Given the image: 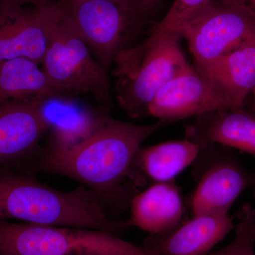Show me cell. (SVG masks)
<instances>
[{"instance_id": "obj_21", "label": "cell", "mask_w": 255, "mask_h": 255, "mask_svg": "<svg viewBox=\"0 0 255 255\" xmlns=\"http://www.w3.org/2000/svg\"><path fill=\"white\" fill-rule=\"evenodd\" d=\"M33 5V7L45 8L52 4L51 0H0V6L5 5Z\"/></svg>"}, {"instance_id": "obj_13", "label": "cell", "mask_w": 255, "mask_h": 255, "mask_svg": "<svg viewBox=\"0 0 255 255\" xmlns=\"http://www.w3.org/2000/svg\"><path fill=\"white\" fill-rule=\"evenodd\" d=\"M188 140L204 150L219 143L255 155V116L244 111H213L197 116L186 130Z\"/></svg>"}, {"instance_id": "obj_24", "label": "cell", "mask_w": 255, "mask_h": 255, "mask_svg": "<svg viewBox=\"0 0 255 255\" xmlns=\"http://www.w3.org/2000/svg\"></svg>"}, {"instance_id": "obj_12", "label": "cell", "mask_w": 255, "mask_h": 255, "mask_svg": "<svg viewBox=\"0 0 255 255\" xmlns=\"http://www.w3.org/2000/svg\"><path fill=\"white\" fill-rule=\"evenodd\" d=\"M197 70L232 110H243L245 100L255 85V38L231 50L207 68Z\"/></svg>"}, {"instance_id": "obj_4", "label": "cell", "mask_w": 255, "mask_h": 255, "mask_svg": "<svg viewBox=\"0 0 255 255\" xmlns=\"http://www.w3.org/2000/svg\"><path fill=\"white\" fill-rule=\"evenodd\" d=\"M182 38L171 34L155 41L145 38L116 58L117 100L130 118L149 114V106L159 90L190 67L179 45Z\"/></svg>"}, {"instance_id": "obj_16", "label": "cell", "mask_w": 255, "mask_h": 255, "mask_svg": "<svg viewBox=\"0 0 255 255\" xmlns=\"http://www.w3.org/2000/svg\"><path fill=\"white\" fill-rule=\"evenodd\" d=\"M234 228L228 213L194 216L149 249L160 255H206Z\"/></svg>"}, {"instance_id": "obj_3", "label": "cell", "mask_w": 255, "mask_h": 255, "mask_svg": "<svg viewBox=\"0 0 255 255\" xmlns=\"http://www.w3.org/2000/svg\"><path fill=\"white\" fill-rule=\"evenodd\" d=\"M159 0H60L67 22L108 71L116 58L150 36Z\"/></svg>"}, {"instance_id": "obj_17", "label": "cell", "mask_w": 255, "mask_h": 255, "mask_svg": "<svg viewBox=\"0 0 255 255\" xmlns=\"http://www.w3.org/2000/svg\"><path fill=\"white\" fill-rule=\"evenodd\" d=\"M67 97L48 82L39 65L24 58L0 60V105Z\"/></svg>"}, {"instance_id": "obj_10", "label": "cell", "mask_w": 255, "mask_h": 255, "mask_svg": "<svg viewBox=\"0 0 255 255\" xmlns=\"http://www.w3.org/2000/svg\"><path fill=\"white\" fill-rule=\"evenodd\" d=\"M43 104L31 101L0 105V169L11 168L36 152L50 130Z\"/></svg>"}, {"instance_id": "obj_19", "label": "cell", "mask_w": 255, "mask_h": 255, "mask_svg": "<svg viewBox=\"0 0 255 255\" xmlns=\"http://www.w3.org/2000/svg\"><path fill=\"white\" fill-rule=\"evenodd\" d=\"M209 1L210 0H174L168 12L147 39L155 41L168 35H181L183 26Z\"/></svg>"}, {"instance_id": "obj_15", "label": "cell", "mask_w": 255, "mask_h": 255, "mask_svg": "<svg viewBox=\"0 0 255 255\" xmlns=\"http://www.w3.org/2000/svg\"><path fill=\"white\" fill-rule=\"evenodd\" d=\"M173 181L154 184L132 199V226L152 234H164L177 226L182 218L183 204Z\"/></svg>"}, {"instance_id": "obj_8", "label": "cell", "mask_w": 255, "mask_h": 255, "mask_svg": "<svg viewBox=\"0 0 255 255\" xmlns=\"http://www.w3.org/2000/svg\"><path fill=\"white\" fill-rule=\"evenodd\" d=\"M53 3L45 8L0 6V60L24 58L41 65L48 44Z\"/></svg>"}, {"instance_id": "obj_5", "label": "cell", "mask_w": 255, "mask_h": 255, "mask_svg": "<svg viewBox=\"0 0 255 255\" xmlns=\"http://www.w3.org/2000/svg\"><path fill=\"white\" fill-rule=\"evenodd\" d=\"M160 255L100 230L0 221V255Z\"/></svg>"}, {"instance_id": "obj_20", "label": "cell", "mask_w": 255, "mask_h": 255, "mask_svg": "<svg viewBox=\"0 0 255 255\" xmlns=\"http://www.w3.org/2000/svg\"><path fill=\"white\" fill-rule=\"evenodd\" d=\"M237 218L236 237L232 243L210 255H255V208L243 206Z\"/></svg>"}, {"instance_id": "obj_1", "label": "cell", "mask_w": 255, "mask_h": 255, "mask_svg": "<svg viewBox=\"0 0 255 255\" xmlns=\"http://www.w3.org/2000/svg\"><path fill=\"white\" fill-rule=\"evenodd\" d=\"M172 123L160 119L137 125L102 115L95 131L82 142L64 150L47 149L37 169L71 178L104 195L128 177L145 140Z\"/></svg>"}, {"instance_id": "obj_18", "label": "cell", "mask_w": 255, "mask_h": 255, "mask_svg": "<svg viewBox=\"0 0 255 255\" xmlns=\"http://www.w3.org/2000/svg\"><path fill=\"white\" fill-rule=\"evenodd\" d=\"M43 113L50 125L51 139L48 148L64 150L77 145L95 131L102 116L95 117L66 97L44 102Z\"/></svg>"}, {"instance_id": "obj_6", "label": "cell", "mask_w": 255, "mask_h": 255, "mask_svg": "<svg viewBox=\"0 0 255 255\" xmlns=\"http://www.w3.org/2000/svg\"><path fill=\"white\" fill-rule=\"evenodd\" d=\"M41 69L51 86L65 97L90 94L101 102H108L110 87L108 73L85 41L63 17L56 3L46 53Z\"/></svg>"}, {"instance_id": "obj_14", "label": "cell", "mask_w": 255, "mask_h": 255, "mask_svg": "<svg viewBox=\"0 0 255 255\" xmlns=\"http://www.w3.org/2000/svg\"><path fill=\"white\" fill-rule=\"evenodd\" d=\"M200 147L191 140L169 141L140 148L128 177L141 184L147 181L157 183L173 181L199 157Z\"/></svg>"}, {"instance_id": "obj_23", "label": "cell", "mask_w": 255, "mask_h": 255, "mask_svg": "<svg viewBox=\"0 0 255 255\" xmlns=\"http://www.w3.org/2000/svg\"><path fill=\"white\" fill-rule=\"evenodd\" d=\"M253 97H254V105H253V110H254L255 114V87H253Z\"/></svg>"}, {"instance_id": "obj_25", "label": "cell", "mask_w": 255, "mask_h": 255, "mask_svg": "<svg viewBox=\"0 0 255 255\" xmlns=\"http://www.w3.org/2000/svg\"></svg>"}, {"instance_id": "obj_2", "label": "cell", "mask_w": 255, "mask_h": 255, "mask_svg": "<svg viewBox=\"0 0 255 255\" xmlns=\"http://www.w3.org/2000/svg\"><path fill=\"white\" fill-rule=\"evenodd\" d=\"M7 220L110 233L118 228L103 194L85 186L57 190L11 168L0 169V221Z\"/></svg>"}, {"instance_id": "obj_7", "label": "cell", "mask_w": 255, "mask_h": 255, "mask_svg": "<svg viewBox=\"0 0 255 255\" xmlns=\"http://www.w3.org/2000/svg\"><path fill=\"white\" fill-rule=\"evenodd\" d=\"M195 59V67L204 69L231 50L255 38V18L237 6L210 0L183 26Z\"/></svg>"}, {"instance_id": "obj_9", "label": "cell", "mask_w": 255, "mask_h": 255, "mask_svg": "<svg viewBox=\"0 0 255 255\" xmlns=\"http://www.w3.org/2000/svg\"><path fill=\"white\" fill-rule=\"evenodd\" d=\"M221 110L232 109L205 76L191 66L167 82L149 106V114L172 122Z\"/></svg>"}, {"instance_id": "obj_22", "label": "cell", "mask_w": 255, "mask_h": 255, "mask_svg": "<svg viewBox=\"0 0 255 255\" xmlns=\"http://www.w3.org/2000/svg\"><path fill=\"white\" fill-rule=\"evenodd\" d=\"M223 4L232 5L245 10L255 18V0H217Z\"/></svg>"}, {"instance_id": "obj_11", "label": "cell", "mask_w": 255, "mask_h": 255, "mask_svg": "<svg viewBox=\"0 0 255 255\" xmlns=\"http://www.w3.org/2000/svg\"><path fill=\"white\" fill-rule=\"evenodd\" d=\"M255 179L236 159H216L202 174L194 197V216L228 213L231 206Z\"/></svg>"}]
</instances>
